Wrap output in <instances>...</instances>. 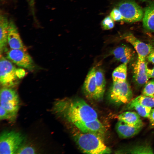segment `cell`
Wrapping results in <instances>:
<instances>
[{
	"label": "cell",
	"mask_w": 154,
	"mask_h": 154,
	"mask_svg": "<svg viewBox=\"0 0 154 154\" xmlns=\"http://www.w3.org/2000/svg\"><path fill=\"white\" fill-rule=\"evenodd\" d=\"M17 116L11 114L1 106L0 107V119L7 120L9 121L13 122L16 119Z\"/></svg>",
	"instance_id": "24"
},
{
	"label": "cell",
	"mask_w": 154,
	"mask_h": 154,
	"mask_svg": "<svg viewBox=\"0 0 154 154\" xmlns=\"http://www.w3.org/2000/svg\"><path fill=\"white\" fill-rule=\"evenodd\" d=\"M25 138L22 133L13 130H5L0 136V154H16L25 143Z\"/></svg>",
	"instance_id": "3"
},
{
	"label": "cell",
	"mask_w": 154,
	"mask_h": 154,
	"mask_svg": "<svg viewBox=\"0 0 154 154\" xmlns=\"http://www.w3.org/2000/svg\"><path fill=\"white\" fill-rule=\"evenodd\" d=\"M147 58L149 62L154 64V48H153Z\"/></svg>",
	"instance_id": "31"
},
{
	"label": "cell",
	"mask_w": 154,
	"mask_h": 154,
	"mask_svg": "<svg viewBox=\"0 0 154 154\" xmlns=\"http://www.w3.org/2000/svg\"><path fill=\"white\" fill-rule=\"evenodd\" d=\"M110 15V16L114 21H123V18L121 13L116 7L112 10Z\"/></svg>",
	"instance_id": "27"
},
{
	"label": "cell",
	"mask_w": 154,
	"mask_h": 154,
	"mask_svg": "<svg viewBox=\"0 0 154 154\" xmlns=\"http://www.w3.org/2000/svg\"><path fill=\"white\" fill-rule=\"evenodd\" d=\"M96 92V100L102 99L105 91L106 81L103 72L100 69L96 70L95 72Z\"/></svg>",
	"instance_id": "18"
},
{
	"label": "cell",
	"mask_w": 154,
	"mask_h": 154,
	"mask_svg": "<svg viewBox=\"0 0 154 154\" xmlns=\"http://www.w3.org/2000/svg\"><path fill=\"white\" fill-rule=\"evenodd\" d=\"M123 18V21L133 23L142 20L144 11L134 0H122L116 5Z\"/></svg>",
	"instance_id": "4"
},
{
	"label": "cell",
	"mask_w": 154,
	"mask_h": 154,
	"mask_svg": "<svg viewBox=\"0 0 154 154\" xmlns=\"http://www.w3.org/2000/svg\"><path fill=\"white\" fill-rule=\"evenodd\" d=\"M127 64L122 63L114 70L112 74L113 82H123L126 81Z\"/></svg>",
	"instance_id": "19"
},
{
	"label": "cell",
	"mask_w": 154,
	"mask_h": 154,
	"mask_svg": "<svg viewBox=\"0 0 154 154\" xmlns=\"http://www.w3.org/2000/svg\"><path fill=\"white\" fill-rule=\"evenodd\" d=\"M122 153L130 154H153V150L151 146L146 144L135 145L121 151Z\"/></svg>",
	"instance_id": "20"
},
{
	"label": "cell",
	"mask_w": 154,
	"mask_h": 154,
	"mask_svg": "<svg viewBox=\"0 0 154 154\" xmlns=\"http://www.w3.org/2000/svg\"><path fill=\"white\" fill-rule=\"evenodd\" d=\"M143 125L132 126L123 121L119 120L116 128L119 136L121 138L131 137L138 134L141 129Z\"/></svg>",
	"instance_id": "12"
},
{
	"label": "cell",
	"mask_w": 154,
	"mask_h": 154,
	"mask_svg": "<svg viewBox=\"0 0 154 154\" xmlns=\"http://www.w3.org/2000/svg\"><path fill=\"white\" fill-rule=\"evenodd\" d=\"M17 75L19 79L24 77L25 74V71L22 69H17L16 70Z\"/></svg>",
	"instance_id": "32"
},
{
	"label": "cell",
	"mask_w": 154,
	"mask_h": 154,
	"mask_svg": "<svg viewBox=\"0 0 154 154\" xmlns=\"http://www.w3.org/2000/svg\"><path fill=\"white\" fill-rule=\"evenodd\" d=\"M143 11V27L147 31L154 33V1L149 2Z\"/></svg>",
	"instance_id": "14"
},
{
	"label": "cell",
	"mask_w": 154,
	"mask_h": 154,
	"mask_svg": "<svg viewBox=\"0 0 154 154\" xmlns=\"http://www.w3.org/2000/svg\"><path fill=\"white\" fill-rule=\"evenodd\" d=\"M142 94L144 96L154 98V78L148 81L144 84Z\"/></svg>",
	"instance_id": "23"
},
{
	"label": "cell",
	"mask_w": 154,
	"mask_h": 154,
	"mask_svg": "<svg viewBox=\"0 0 154 154\" xmlns=\"http://www.w3.org/2000/svg\"><path fill=\"white\" fill-rule=\"evenodd\" d=\"M9 21L6 15L1 13L0 16V55L5 51L8 42Z\"/></svg>",
	"instance_id": "15"
},
{
	"label": "cell",
	"mask_w": 154,
	"mask_h": 154,
	"mask_svg": "<svg viewBox=\"0 0 154 154\" xmlns=\"http://www.w3.org/2000/svg\"><path fill=\"white\" fill-rule=\"evenodd\" d=\"M125 108V110H135L140 116L145 118H148L152 109L151 107L138 104L131 105L126 104Z\"/></svg>",
	"instance_id": "22"
},
{
	"label": "cell",
	"mask_w": 154,
	"mask_h": 154,
	"mask_svg": "<svg viewBox=\"0 0 154 154\" xmlns=\"http://www.w3.org/2000/svg\"><path fill=\"white\" fill-rule=\"evenodd\" d=\"M96 69L92 68L88 72L84 81L83 90L86 97L96 100V85L95 76Z\"/></svg>",
	"instance_id": "11"
},
{
	"label": "cell",
	"mask_w": 154,
	"mask_h": 154,
	"mask_svg": "<svg viewBox=\"0 0 154 154\" xmlns=\"http://www.w3.org/2000/svg\"><path fill=\"white\" fill-rule=\"evenodd\" d=\"M75 128L73 131L72 136L83 152L91 154L111 153V150L105 144L104 138L94 133L83 132Z\"/></svg>",
	"instance_id": "2"
},
{
	"label": "cell",
	"mask_w": 154,
	"mask_h": 154,
	"mask_svg": "<svg viewBox=\"0 0 154 154\" xmlns=\"http://www.w3.org/2000/svg\"><path fill=\"white\" fill-rule=\"evenodd\" d=\"M28 3L33 17L36 21V19L35 14V0H27Z\"/></svg>",
	"instance_id": "28"
},
{
	"label": "cell",
	"mask_w": 154,
	"mask_h": 154,
	"mask_svg": "<svg viewBox=\"0 0 154 154\" xmlns=\"http://www.w3.org/2000/svg\"><path fill=\"white\" fill-rule=\"evenodd\" d=\"M0 55V82L3 87L13 88L18 83L17 69L10 61Z\"/></svg>",
	"instance_id": "6"
},
{
	"label": "cell",
	"mask_w": 154,
	"mask_h": 154,
	"mask_svg": "<svg viewBox=\"0 0 154 154\" xmlns=\"http://www.w3.org/2000/svg\"><path fill=\"white\" fill-rule=\"evenodd\" d=\"M0 106L16 116L20 107L18 94L12 88L3 87L0 90Z\"/></svg>",
	"instance_id": "7"
},
{
	"label": "cell",
	"mask_w": 154,
	"mask_h": 154,
	"mask_svg": "<svg viewBox=\"0 0 154 154\" xmlns=\"http://www.w3.org/2000/svg\"><path fill=\"white\" fill-rule=\"evenodd\" d=\"M132 96L131 87L126 81L113 82L108 95L110 101L117 105L127 104L131 100Z\"/></svg>",
	"instance_id": "5"
},
{
	"label": "cell",
	"mask_w": 154,
	"mask_h": 154,
	"mask_svg": "<svg viewBox=\"0 0 154 154\" xmlns=\"http://www.w3.org/2000/svg\"><path fill=\"white\" fill-rule=\"evenodd\" d=\"M114 21L110 16L106 17L101 22L102 29L104 30H108L113 28L114 26Z\"/></svg>",
	"instance_id": "26"
},
{
	"label": "cell",
	"mask_w": 154,
	"mask_h": 154,
	"mask_svg": "<svg viewBox=\"0 0 154 154\" xmlns=\"http://www.w3.org/2000/svg\"><path fill=\"white\" fill-rule=\"evenodd\" d=\"M140 116L137 113L131 111L124 112L118 115L119 120L132 126L143 125Z\"/></svg>",
	"instance_id": "17"
},
{
	"label": "cell",
	"mask_w": 154,
	"mask_h": 154,
	"mask_svg": "<svg viewBox=\"0 0 154 154\" xmlns=\"http://www.w3.org/2000/svg\"><path fill=\"white\" fill-rule=\"evenodd\" d=\"M52 110L56 115L77 128L86 123L98 119L95 110L80 98L57 100L53 104Z\"/></svg>",
	"instance_id": "1"
},
{
	"label": "cell",
	"mask_w": 154,
	"mask_h": 154,
	"mask_svg": "<svg viewBox=\"0 0 154 154\" xmlns=\"http://www.w3.org/2000/svg\"><path fill=\"white\" fill-rule=\"evenodd\" d=\"M8 43L11 49L27 50L20 37L17 28L11 19L9 21Z\"/></svg>",
	"instance_id": "10"
},
{
	"label": "cell",
	"mask_w": 154,
	"mask_h": 154,
	"mask_svg": "<svg viewBox=\"0 0 154 154\" xmlns=\"http://www.w3.org/2000/svg\"><path fill=\"white\" fill-rule=\"evenodd\" d=\"M6 58L17 65L29 70H32L35 68L33 61L27 51L11 49L7 52Z\"/></svg>",
	"instance_id": "8"
},
{
	"label": "cell",
	"mask_w": 154,
	"mask_h": 154,
	"mask_svg": "<svg viewBox=\"0 0 154 154\" xmlns=\"http://www.w3.org/2000/svg\"><path fill=\"white\" fill-rule=\"evenodd\" d=\"M149 121L150 125L152 128L154 127V108L152 109L148 118Z\"/></svg>",
	"instance_id": "29"
},
{
	"label": "cell",
	"mask_w": 154,
	"mask_h": 154,
	"mask_svg": "<svg viewBox=\"0 0 154 154\" xmlns=\"http://www.w3.org/2000/svg\"><path fill=\"white\" fill-rule=\"evenodd\" d=\"M141 2H149L151 1H154V0H139Z\"/></svg>",
	"instance_id": "33"
},
{
	"label": "cell",
	"mask_w": 154,
	"mask_h": 154,
	"mask_svg": "<svg viewBox=\"0 0 154 154\" xmlns=\"http://www.w3.org/2000/svg\"><path fill=\"white\" fill-rule=\"evenodd\" d=\"M147 65L145 60L138 58L134 65V77L137 84L139 86L144 85L149 79L146 72Z\"/></svg>",
	"instance_id": "13"
},
{
	"label": "cell",
	"mask_w": 154,
	"mask_h": 154,
	"mask_svg": "<svg viewBox=\"0 0 154 154\" xmlns=\"http://www.w3.org/2000/svg\"><path fill=\"white\" fill-rule=\"evenodd\" d=\"M138 104L143 106L154 108V98L141 95L131 100L127 105Z\"/></svg>",
	"instance_id": "21"
},
{
	"label": "cell",
	"mask_w": 154,
	"mask_h": 154,
	"mask_svg": "<svg viewBox=\"0 0 154 154\" xmlns=\"http://www.w3.org/2000/svg\"><path fill=\"white\" fill-rule=\"evenodd\" d=\"M112 54L117 60L123 63L127 64L133 56L131 48L126 46L118 47L112 51Z\"/></svg>",
	"instance_id": "16"
},
{
	"label": "cell",
	"mask_w": 154,
	"mask_h": 154,
	"mask_svg": "<svg viewBox=\"0 0 154 154\" xmlns=\"http://www.w3.org/2000/svg\"><path fill=\"white\" fill-rule=\"evenodd\" d=\"M123 38L133 46L137 54L138 58L139 59L145 60L153 48L151 45L142 42L132 33L125 34Z\"/></svg>",
	"instance_id": "9"
},
{
	"label": "cell",
	"mask_w": 154,
	"mask_h": 154,
	"mask_svg": "<svg viewBox=\"0 0 154 154\" xmlns=\"http://www.w3.org/2000/svg\"><path fill=\"white\" fill-rule=\"evenodd\" d=\"M36 151L35 147L25 143L17 151L16 154H35Z\"/></svg>",
	"instance_id": "25"
},
{
	"label": "cell",
	"mask_w": 154,
	"mask_h": 154,
	"mask_svg": "<svg viewBox=\"0 0 154 154\" xmlns=\"http://www.w3.org/2000/svg\"><path fill=\"white\" fill-rule=\"evenodd\" d=\"M146 72L149 79L154 78V66L153 68H149L147 66V63Z\"/></svg>",
	"instance_id": "30"
}]
</instances>
